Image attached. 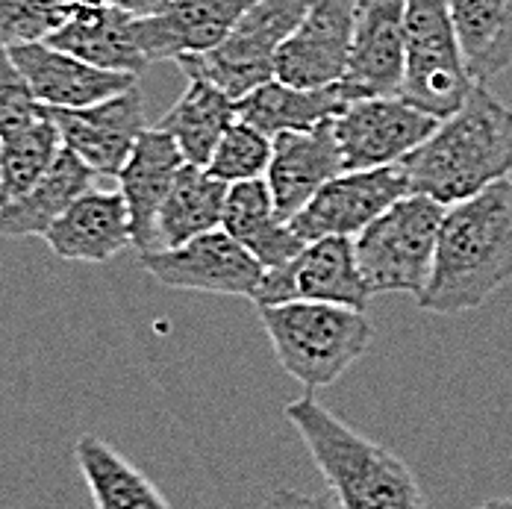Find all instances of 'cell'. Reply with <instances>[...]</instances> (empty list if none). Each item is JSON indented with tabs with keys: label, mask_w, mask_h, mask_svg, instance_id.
<instances>
[{
	"label": "cell",
	"mask_w": 512,
	"mask_h": 509,
	"mask_svg": "<svg viewBox=\"0 0 512 509\" xmlns=\"http://www.w3.org/2000/svg\"><path fill=\"white\" fill-rule=\"evenodd\" d=\"M271 145H274L271 136L259 133L256 127L236 118L209 156L206 171L224 180L227 186L245 183V180H262L271 165Z\"/></svg>",
	"instance_id": "29"
},
{
	"label": "cell",
	"mask_w": 512,
	"mask_h": 509,
	"mask_svg": "<svg viewBox=\"0 0 512 509\" xmlns=\"http://www.w3.org/2000/svg\"><path fill=\"white\" fill-rule=\"evenodd\" d=\"M74 3H89V6H115L133 18H145V15H154L159 9H165L171 0H74Z\"/></svg>",
	"instance_id": "33"
},
{
	"label": "cell",
	"mask_w": 512,
	"mask_h": 509,
	"mask_svg": "<svg viewBox=\"0 0 512 509\" xmlns=\"http://www.w3.org/2000/svg\"><path fill=\"white\" fill-rule=\"evenodd\" d=\"M477 509H512V498H492V501L480 504Z\"/></svg>",
	"instance_id": "34"
},
{
	"label": "cell",
	"mask_w": 512,
	"mask_h": 509,
	"mask_svg": "<svg viewBox=\"0 0 512 509\" xmlns=\"http://www.w3.org/2000/svg\"><path fill=\"white\" fill-rule=\"evenodd\" d=\"M256 0H171L154 15L136 18V42L145 59L165 62L218 48Z\"/></svg>",
	"instance_id": "15"
},
{
	"label": "cell",
	"mask_w": 512,
	"mask_h": 509,
	"mask_svg": "<svg viewBox=\"0 0 512 509\" xmlns=\"http://www.w3.org/2000/svg\"><path fill=\"white\" fill-rule=\"evenodd\" d=\"M74 459L98 509H171L154 483L98 436H80Z\"/></svg>",
	"instance_id": "27"
},
{
	"label": "cell",
	"mask_w": 512,
	"mask_h": 509,
	"mask_svg": "<svg viewBox=\"0 0 512 509\" xmlns=\"http://www.w3.org/2000/svg\"><path fill=\"white\" fill-rule=\"evenodd\" d=\"M0 139H3V136H0Z\"/></svg>",
	"instance_id": "35"
},
{
	"label": "cell",
	"mask_w": 512,
	"mask_h": 509,
	"mask_svg": "<svg viewBox=\"0 0 512 509\" xmlns=\"http://www.w3.org/2000/svg\"><path fill=\"white\" fill-rule=\"evenodd\" d=\"M74 6V0H0V45L48 42L71 18Z\"/></svg>",
	"instance_id": "30"
},
{
	"label": "cell",
	"mask_w": 512,
	"mask_h": 509,
	"mask_svg": "<svg viewBox=\"0 0 512 509\" xmlns=\"http://www.w3.org/2000/svg\"><path fill=\"white\" fill-rule=\"evenodd\" d=\"M221 227L245 251H251L265 271L292 262L307 245L292 230V224L286 218H280L265 177L262 180L233 183L227 189V204H224Z\"/></svg>",
	"instance_id": "21"
},
{
	"label": "cell",
	"mask_w": 512,
	"mask_h": 509,
	"mask_svg": "<svg viewBox=\"0 0 512 509\" xmlns=\"http://www.w3.org/2000/svg\"><path fill=\"white\" fill-rule=\"evenodd\" d=\"M139 262L156 283L168 289L251 298V301L265 277V268L256 262V256L245 251L224 227L195 236L180 248L142 254Z\"/></svg>",
	"instance_id": "9"
},
{
	"label": "cell",
	"mask_w": 512,
	"mask_h": 509,
	"mask_svg": "<svg viewBox=\"0 0 512 509\" xmlns=\"http://www.w3.org/2000/svg\"><path fill=\"white\" fill-rule=\"evenodd\" d=\"M312 0H256L230 36L204 53H186L177 65L189 80H206L233 101L274 80V59L295 33Z\"/></svg>",
	"instance_id": "6"
},
{
	"label": "cell",
	"mask_w": 512,
	"mask_h": 509,
	"mask_svg": "<svg viewBox=\"0 0 512 509\" xmlns=\"http://www.w3.org/2000/svg\"><path fill=\"white\" fill-rule=\"evenodd\" d=\"M512 280V180L448 206L433 274L415 298L424 312L460 315L483 306Z\"/></svg>",
	"instance_id": "1"
},
{
	"label": "cell",
	"mask_w": 512,
	"mask_h": 509,
	"mask_svg": "<svg viewBox=\"0 0 512 509\" xmlns=\"http://www.w3.org/2000/svg\"><path fill=\"white\" fill-rule=\"evenodd\" d=\"M271 142L274 145L265 183L280 218L292 221L318 195V189H324L345 171L333 133V118L304 133H280Z\"/></svg>",
	"instance_id": "16"
},
{
	"label": "cell",
	"mask_w": 512,
	"mask_h": 509,
	"mask_svg": "<svg viewBox=\"0 0 512 509\" xmlns=\"http://www.w3.org/2000/svg\"><path fill=\"white\" fill-rule=\"evenodd\" d=\"M9 56L27 77L36 101L53 109H83L136 86V74L103 71L48 42L9 48Z\"/></svg>",
	"instance_id": "17"
},
{
	"label": "cell",
	"mask_w": 512,
	"mask_h": 509,
	"mask_svg": "<svg viewBox=\"0 0 512 509\" xmlns=\"http://www.w3.org/2000/svg\"><path fill=\"white\" fill-rule=\"evenodd\" d=\"M227 183L212 177L201 165H183L177 174L165 204L156 218V251L180 248L195 236L218 230L224 221L227 204Z\"/></svg>",
	"instance_id": "24"
},
{
	"label": "cell",
	"mask_w": 512,
	"mask_h": 509,
	"mask_svg": "<svg viewBox=\"0 0 512 509\" xmlns=\"http://www.w3.org/2000/svg\"><path fill=\"white\" fill-rule=\"evenodd\" d=\"M262 509H339L336 501L318 498V495H307V492H295V489H274Z\"/></svg>",
	"instance_id": "32"
},
{
	"label": "cell",
	"mask_w": 512,
	"mask_h": 509,
	"mask_svg": "<svg viewBox=\"0 0 512 509\" xmlns=\"http://www.w3.org/2000/svg\"><path fill=\"white\" fill-rule=\"evenodd\" d=\"M348 103L342 83L324 89H295L280 80H268L236 101V118L274 139L280 133L312 130L336 118Z\"/></svg>",
	"instance_id": "23"
},
{
	"label": "cell",
	"mask_w": 512,
	"mask_h": 509,
	"mask_svg": "<svg viewBox=\"0 0 512 509\" xmlns=\"http://www.w3.org/2000/svg\"><path fill=\"white\" fill-rule=\"evenodd\" d=\"M407 195H412V189L404 162L365 171H342L336 180L318 189V195L289 224L304 242L327 236L351 239Z\"/></svg>",
	"instance_id": "10"
},
{
	"label": "cell",
	"mask_w": 512,
	"mask_h": 509,
	"mask_svg": "<svg viewBox=\"0 0 512 509\" xmlns=\"http://www.w3.org/2000/svg\"><path fill=\"white\" fill-rule=\"evenodd\" d=\"M462 62L474 83H489L512 65V0H451Z\"/></svg>",
	"instance_id": "25"
},
{
	"label": "cell",
	"mask_w": 512,
	"mask_h": 509,
	"mask_svg": "<svg viewBox=\"0 0 512 509\" xmlns=\"http://www.w3.org/2000/svg\"><path fill=\"white\" fill-rule=\"evenodd\" d=\"M412 195L454 206L512 174V109L474 83L460 109L404 159Z\"/></svg>",
	"instance_id": "2"
},
{
	"label": "cell",
	"mask_w": 512,
	"mask_h": 509,
	"mask_svg": "<svg viewBox=\"0 0 512 509\" xmlns=\"http://www.w3.org/2000/svg\"><path fill=\"white\" fill-rule=\"evenodd\" d=\"M62 145L74 151L98 177H118L139 136L148 130L145 98L139 86L83 109H53Z\"/></svg>",
	"instance_id": "14"
},
{
	"label": "cell",
	"mask_w": 512,
	"mask_h": 509,
	"mask_svg": "<svg viewBox=\"0 0 512 509\" xmlns=\"http://www.w3.org/2000/svg\"><path fill=\"white\" fill-rule=\"evenodd\" d=\"M183 165H186V156L180 153L177 142L165 130L148 127L139 136L133 153L127 156L124 168L118 171V192L130 212L133 248L139 251V256L159 248L156 218Z\"/></svg>",
	"instance_id": "18"
},
{
	"label": "cell",
	"mask_w": 512,
	"mask_h": 509,
	"mask_svg": "<svg viewBox=\"0 0 512 509\" xmlns=\"http://www.w3.org/2000/svg\"><path fill=\"white\" fill-rule=\"evenodd\" d=\"M407 0H357L354 45L342 89L348 101L359 98H401L407 39Z\"/></svg>",
	"instance_id": "13"
},
{
	"label": "cell",
	"mask_w": 512,
	"mask_h": 509,
	"mask_svg": "<svg viewBox=\"0 0 512 509\" xmlns=\"http://www.w3.org/2000/svg\"><path fill=\"white\" fill-rule=\"evenodd\" d=\"M256 312L280 368L307 392L333 386L374 339L368 315L354 306L286 301L256 306Z\"/></svg>",
	"instance_id": "4"
},
{
	"label": "cell",
	"mask_w": 512,
	"mask_h": 509,
	"mask_svg": "<svg viewBox=\"0 0 512 509\" xmlns=\"http://www.w3.org/2000/svg\"><path fill=\"white\" fill-rule=\"evenodd\" d=\"M404 39L407 65L401 98L436 118L454 115L474 80L462 62L451 0H407Z\"/></svg>",
	"instance_id": "7"
},
{
	"label": "cell",
	"mask_w": 512,
	"mask_h": 509,
	"mask_svg": "<svg viewBox=\"0 0 512 509\" xmlns=\"http://www.w3.org/2000/svg\"><path fill=\"white\" fill-rule=\"evenodd\" d=\"M45 106L36 101L27 77L21 74V68L12 62L9 48L0 45V130L21 124L33 115H39Z\"/></svg>",
	"instance_id": "31"
},
{
	"label": "cell",
	"mask_w": 512,
	"mask_h": 509,
	"mask_svg": "<svg viewBox=\"0 0 512 509\" xmlns=\"http://www.w3.org/2000/svg\"><path fill=\"white\" fill-rule=\"evenodd\" d=\"M233 121H236V101L227 92H221L206 80H189V89L159 118L156 127L177 142L189 165L206 168L209 156L218 148L221 136Z\"/></svg>",
	"instance_id": "26"
},
{
	"label": "cell",
	"mask_w": 512,
	"mask_h": 509,
	"mask_svg": "<svg viewBox=\"0 0 512 509\" xmlns=\"http://www.w3.org/2000/svg\"><path fill=\"white\" fill-rule=\"evenodd\" d=\"M95 171L74 151L62 148L51 171L21 198L0 204V239L45 236L53 221L80 195L95 189Z\"/></svg>",
	"instance_id": "22"
},
{
	"label": "cell",
	"mask_w": 512,
	"mask_h": 509,
	"mask_svg": "<svg viewBox=\"0 0 512 509\" xmlns=\"http://www.w3.org/2000/svg\"><path fill=\"white\" fill-rule=\"evenodd\" d=\"M136 18L115 6H89L77 3L71 18L53 33L48 45L71 53L103 71L145 74L151 65L136 42Z\"/></svg>",
	"instance_id": "20"
},
{
	"label": "cell",
	"mask_w": 512,
	"mask_h": 509,
	"mask_svg": "<svg viewBox=\"0 0 512 509\" xmlns=\"http://www.w3.org/2000/svg\"><path fill=\"white\" fill-rule=\"evenodd\" d=\"M374 295L359 274L354 242L348 236H327L307 242L292 262L265 271L254 295L256 306L286 301H318L362 309Z\"/></svg>",
	"instance_id": "11"
},
{
	"label": "cell",
	"mask_w": 512,
	"mask_h": 509,
	"mask_svg": "<svg viewBox=\"0 0 512 509\" xmlns=\"http://www.w3.org/2000/svg\"><path fill=\"white\" fill-rule=\"evenodd\" d=\"M357 0H312L274 59V80L295 89L336 86L348 74Z\"/></svg>",
	"instance_id": "12"
},
{
	"label": "cell",
	"mask_w": 512,
	"mask_h": 509,
	"mask_svg": "<svg viewBox=\"0 0 512 509\" xmlns=\"http://www.w3.org/2000/svg\"><path fill=\"white\" fill-rule=\"evenodd\" d=\"M339 509H427L418 477L389 448L359 436L307 392L283 409Z\"/></svg>",
	"instance_id": "3"
},
{
	"label": "cell",
	"mask_w": 512,
	"mask_h": 509,
	"mask_svg": "<svg viewBox=\"0 0 512 509\" xmlns=\"http://www.w3.org/2000/svg\"><path fill=\"white\" fill-rule=\"evenodd\" d=\"M439 121L442 118L412 106L398 95L359 98L333 118V133L345 171H365L404 162L433 136Z\"/></svg>",
	"instance_id": "8"
},
{
	"label": "cell",
	"mask_w": 512,
	"mask_h": 509,
	"mask_svg": "<svg viewBox=\"0 0 512 509\" xmlns=\"http://www.w3.org/2000/svg\"><path fill=\"white\" fill-rule=\"evenodd\" d=\"M0 136V204H9L51 171L65 145L48 106L39 115L0 130Z\"/></svg>",
	"instance_id": "28"
},
{
	"label": "cell",
	"mask_w": 512,
	"mask_h": 509,
	"mask_svg": "<svg viewBox=\"0 0 512 509\" xmlns=\"http://www.w3.org/2000/svg\"><path fill=\"white\" fill-rule=\"evenodd\" d=\"M445 206L407 195L371 221L354 242V254L371 295H421L433 274Z\"/></svg>",
	"instance_id": "5"
},
{
	"label": "cell",
	"mask_w": 512,
	"mask_h": 509,
	"mask_svg": "<svg viewBox=\"0 0 512 509\" xmlns=\"http://www.w3.org/2000/svg\"><path fill=\"white\" fill-rule=\"evenodd\" d=\"M68 262H109L133 245L130 212L121 192L89 189L68 206L42 236Z\"/></svg>",
	"instance_id": "19"
}]
</instances>
